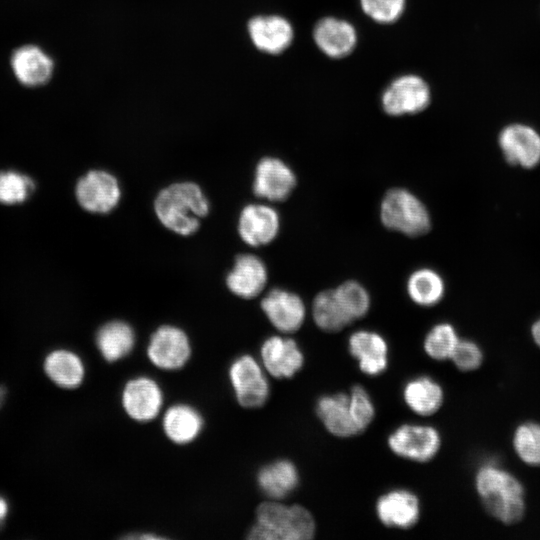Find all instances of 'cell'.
Returning a JSON list of instances; mask_svg holds the SVG:
<instances>
[{
	"label": "cell",
	"instance_id": "cell-1",
	"mask_svg": "<svg viewBox=\"0 0 540 540\" xmlns=\"http://www.w3.org/2000/svg\"><path fill=\"white\" fill-rule=\"evenodd\" d=\"M161 224L170 231L188 236L195 233L200 220L209 212V202L200 186L178 182L162 189L154 202Z\"/></svg>",
	"mask_w": 540,
	"mask_h": 540
},
{
	"label": "cell",
	"instance_id": "cell-2",
	"mask_svg": "<svg viewBox=\"0 0 540 540\" xmlns=\"http://www.w3.org/2000/svg\"><path fill=\"white\" fill-rule=\"evenodd\" d=\"M477 492L487 512L504 524H515L525 514L524 488L511 473L496 464L482 465L475 477Z\"/></svg>",
	"mask_w": 540,
	"mask_h": 540
},
{
	"label": "cell",
	"instance_id": "cell-3",
	"mask_svg": "<svg viewBox=\"0 0 540 540\" xmlns=\"http://www.w3.org/2000/svg\"><path fill=\"white\" fill-rule=\"evenodd\" d=\"M316 526L311 513L300 505L279 500L262 502L256 508V522L247 538L251 540H309Z\"/></svg>",
	"mask_w": 540,
	"mask_h": 540
},
{
	"label": "cell",
	"instance_id": "cell-4",
	"mask_svg": "<svg viewBox=\"0 0 540 540\" xmlns=\"http://www.w3.org/2000/svg\"><path fill=\"white\" fill-rule=\"evenodd\" d=\"M379 218L388 230L409 237L425 235L431 229V216L426 205L406 188L394 187L383 195Z\"/></svg>",
	"mask_w": 540,
	"mask_h": 540
},
{
	"label": "cell",
	"instance_id": "cell-5",
	"mask_svg": "<svg viewBox=\"0 0 540 540\" xmlns=\"http://www.w3.org/2000/svg\"><path fill=\"white\" fill-rule=\"evenodd\" d=\"M228 376L238 404L253 409L263 406L270 394L264 368L253 356L244 354L229 366Z\"/></svg>",
	"mask_w": 540,
	"mask_h": 540
},
{
	"label": "cell",
	"instance_id": "cell-6",
	"mask_svg": "<svg viewBox=\"0 0 540 540\" xmlns=\"http://www.w3.org/2000/svg\"><path fill=\"white\" fill-rule=\"evenodd\" d=\"M431 101L428 83L419 75L404 74L394 78L381 95V106L390 116L414 115L425 110Z\"/></svg>",
	"mask_w": 540,
	"mask_h": 540
},
{
	"label": "cell",
	"instance_id": "cell-7",
	"mask_svg": "<svg viewBox=\"0 0 540 540\" xmlns=\"http://www.w3.org/2000/svg\"><path fill=\"white\" fill-rule=\"evenodd\" d=\"M192 353L189 337L181 328L162 325L151 335L146 354L158 369L179 370L186 365Z\"/></svg>",
	"mask_w": 540,
	"mask_h": 540
},
{
	"label": "cell",
	"instance_id": "cell-8",
	"mask_svg": "<svg viewBox=\"0 0 540 540\" xmlns=\"http://www.w3.org/2000/svg\"><path fill=\"white\" fill-rule=\"evenodd\" d=\"M387 442L391 451L399 457L426 462L438 453L441 437L432 426L404 424L389 435Z\"/></svg>",
	"mask_w": 540,
	"mask_h": 540
},
{
	"label": "cell",
	"instance_id": "cell-9",
	"mask_svg": "<svg viewBox=\"0 0 540 540\" xmlns=\"http://www.w3.org/2000/svg\"><path fill=\"white\" fill-rule=\"evenodd\" d=\"M164 395L160 385L151 377L140 375L129 379L121 393L125 413L136 422H149L160 413Z\"/></svg>",
	"mask_w": 540,
	"mask_h": 540
},
{
	"label": "cell",
	"instance_id": "cell-10",
	"mask_svg": "<svg viewBox=\"0 0 540 540\" xmlns=\"http://www.w3.org/2000/svg\"><path fill=\"white\" fill-rule=\"evenodd\" d=\"M75 195L79 205L86 211L104 214L118 205L121 189L111 173L92 170L78 180Z\"/></svg>",
	"mask_w": 540,
	"mask_h": 540
},
{
	"label": "cell",
	"instance_id": "cell-11",
	"mask_svg": "<svg viewBox=\"0 0 540 540\" xmlns=\"http://www.w3.org/2000/svg\"><path fill=\"white\" fill-rule=\"evenodd\" d=\"M498 144L511 165L533 168L540 162V133L525 123H511L498 135Z\"/></svg>",
	"mask_w": 540,
	"mask_h": 540
},
{
	"label": "cell",
	"instance_id": "cell-12",
	"mask_svg": "<svg viewBox=\"0 0 540 540\" xmlns=\"http://www.w3.org/2000/svg\"><path fill=\"white\" fill-rule=\"evenodd\" d=\"M296 183L289 165L279 158L265 157L257 164L253 191L259 198L279 202L290 196Z\"/></svg>",
	"mask_w": 540,
	"mask_h": 540
},
{
	"label": "cell",
	"instance_id": "cell-13",
	"mask_svg": "<svg viewBox=\"0 0 540 540\" xmlns=\"http://www.w3.org/2000/svg\"><path fill=\"white\" fill-rule=\"evenodd\" d=\"M261 309L270 323L282 333L296 332L306 317L302 298L282 288L270 290L261 300Z\"/></svg>",
	"mask_w": 540,
	"mask_h": 540
},
{
	"label": "cell",
	"instance_id": "cell-14",
	"mask_svg": "<svg viewBox=\"0 0 540 540\" xmlns=\"http://www.w3.org/2000/svg\"><path fill=\"white\" fill-rule=\"evenodd\" d=\"M260 358L264 370L278 379L293 377L304 364V355L297 342L279 335L264 340Z\"/></svg>",
	"mask_w": 540,
	"mask_h": 540
},
{
	"label": "cell",
	"instance_id": "cell-15",
	"mask_svg": "<svg viewBox=\"0 0 540 540\" xmlns=\"http://www.w3.org/2000/svg\"><path fill=\"white\" fill-rule=\"evenodd\" d=\"M313 39L318 49L327 57L341 59L352 53L357 45L358 35L349 21L327 16L314 26Z\"/></svg>",
	"mask_w": 540,
	"mask_h": 540
},
{
	"label": "cell",
	"instance_id": "cell-16",
	"mask_svg": "<svg viewBox=\"0 0 540 540\" xmlns=\"http://www.w3.org/2000/svg\"><path fill=\"white\" fill-rule=\"evenodd\" d=\"M280 217L266 204H249L239 217L238 232L241 239L252 247L269 244L278 235Z\"/></svg>",
	"mask_w": 540,
	"mask_h": 540
},
{
	"label": "cell",
	"instance_id": "cell-17",
	"mask_svg": "<svg viewBox=\"0 0 540 540\" xmlns=\"http://www.w3.org/2000/svg\"><path fill=\"white\" fill-rule=\"evenodd\" d=\"M12 72L26 87L46 84L53 75L54 61L41 47L33 44L15 49L10 58Z\"/></svg>",
	"mask_w": 540,
	"mask_h": 540
},
{
	"label": "cell",
	"instance_id": "cell-18",
	"mask_svg": "<svg viewBox=\"0 0 540 540\" xmlns=\"http://www.w3.org/2000/svg\"><path fill=\"white\" fill-rule=\"evenodd\" d=\"M348 349L366 375H379L388 366L387 342L376 331L361 329L353 332L348 338Z\"/></svg>",
	"mask_w": 540,
	"mask_h": 540
},
{
	"label": "cell",
	"instance_id": "cell-19",
	"mask_svg": "<svg viewBox=\"0 0 540 540\" xmlns=\"http://www.w3.org/2000/svg\"><path fill=\"white\" fill-rule=\"evenodd\" d=\"M376 513L384 525L407 529L415 525L419 519V500L411 491L394 489L377 500Z\"/></svg>",
	"mask_w": 540,
	"mask_h": 540
},
{
	"label": "cell",
	"instance_id": "cell-20",
	"mask_svg": "<svg viewBox=\"0 0 540 540\" xmlns=\"http://www.w3.org/2000/svg\"><path fill=\"white\" fill-rule=\"evenodd\" d=\"M267 278L266 266L259 257L241 254L236 257L234 266L227 275L226 284L233 294L251 299L262 292Z\"/></svg>",
	"mask_w": 540,
	"mask_h": 540
},
{
	"label": "cell",
	"instance_id": "cell-21",
	"mask_svg": "<svg viewBox=\"0 0 540 540\" xmlns=\"http://www.w3.org/2000/svg\"><path fill=\"white\" fill-rule=\"evenodd\" d=\"M316 413L324 427L334 436L351 437L360 433L355 423L349 394L336 393L320 397Z\"/></svg>",
	"mask_w": 540,
	"mask_h": 540
},
{
	"label": "cell",
	"instance_id": "cell-22",
	"mask_svg": "<svg viewBox=\"0 0 540 540\" xmlns=\"http://www.w3.org/2000/svg\"><path fill=\"white\" fill-rule=\"evenodd\" d=\"M203 425L201 413L185 403L170 406L162 417V428L166 437L178 445L193 442L200 435Z\"/></svg>",
	"mask_w": 540,
	"mask_h": 540
},
{
	"label": "cell",
	"instance_id": "cell-23",
	"mask_svg": "<svg viewBox=\"0 0 540 540\" xmlns=\"http://www.w3.org/2000/svg\"><path fill=\"white\" fill-rule=\"evenodd\" d=\"M249 33L257 48L272 54L287 49L293 39L291 24L280 16L252 19L249 23Z\"/></svg>",
	"mask_w": 540,
	"mask_h": 540
},
{
	"label": "cell",
	"instance_id": "cell-24",
	"mask_svg": "<svg viewBox=\"0 0 540 540\" xmlns=\"http://www.w3.org/2000/svg\"><path fill=\"white\" fill-rule=\"evenodd\" d=\"M260 490L272 500H280L291 494L299 484V473L293 462L280 459L260 468L257 473Z\"/></svg>",
	"mask_w": 540,
	"mask_h": 540
},
{
	"label": "cell",
	"instance_id": "cell-25",
	"mask_svg": "<svg viewBox=\"0 0 540 540\" xmlns=\"http://www.w3.org/2000/svg\"><path fill=\"white\" fill-rule=\"evenodd\" d=\"M135 342L133 328L121 320L105 323L96 334L97 348L108 362H116L128 356L133 350Z\"/></svg>",
	"mask_w": 540,
	"mask_h": 540
},
{
	"label": "cell",
	"instance_id": "cell-26",
	"mask_svg": "<svg viewBox=\"0 0 540 540\" xmlns=\"http://www.w3.org/2000/svg\"><path fill=\"white\" fill-rule=\"evenodd\" d=\"M406 405L421 416L432 415L443 403V389L438 382L427 376L413 378L403 388Z\"/></svg>",
	"mask_w": 540,
	"mask_h": 540
},
{
	"label": "cell",
	"instance_id": "cell-27",
	"mask_svg": "<svg viewBox=\"0 0 540 540\" xmlns=\"http://www.w3.org/2000/svg\"><path fill=\"white\" fill-rule=\"evenodd\" d=\"M446 291L443 277L436 270L421 267L414 270L407 279L406 292L412 302L421 307L438 304Z\"/></svg>",
	"mask_w": 540,
	"mask_h": 540
},
{
	"label": "cell",
	"instance_id": "cell-28",
	"mask_svg": "<svg viewBox=\"0 0 540 540\" xmlns=\"http://www.w3.org/2000/svg\"><path fill=\"white\" fill-rule=\"evenodd\" d=\"M48 377L63 388H76L84 378V366L81 359L67 350L50 353L44 362Z\"/></svg>",
	"mask_w": 540,
	"mask_h": 540
},
{
	"label": "cell",
	"instance_id": "cell-29",
	"mask_svg": "<svg viewBox=\"0 0 540 540\" xmlns=\"http://www.w3.org/2000/svg\"><path fill=\"white\" fill-rule=\"evenodd\" d=\"M312 316L316 326L325 332H338L352 323L341 307L334 289L322 290L314 297Z\"/></svg>",
	"mask_w": 540,
	"mask_h": 540
},
{
	"label": "cell",
	"instance_id": "cell-30",
	"mask_svg": "<svg viewBox=\"0 0 540 540\" xmlns=\"http://www.w3.org/2000/svg\"><path fill=\"white\" fill-rule=\"evenodd\" d=\"M335 295L344 312L354 322L363 318L371 306L368 290L356 280H347L334 288Z\"/></svg>",
	"mask_w": 540,
	"mask_h": 540
},
{
	"label": "cell",
	"instance_id": "cell-31",
	"mask_svg": "<svg viewBox=\"0 0 540 540\" xmlns=\"http://www.w3.org/2000/svg\"><path fill=\"white\" fill-rule=\"evenodd\" d=\"M459 340L455 328L450 323L441 322L426 334L424 350L432 359L446 360L451 358Z\"/></svg>",
	"mask_w": 540,
	"mask_h": 540
},
{
	"label": "cell",
	"instance_id": "cell-32",
	"mask_svg": "<svg viewBox=\"0 0 540 540\" xmlns=\"http://www.w3.org/2000/svg\"><path fill=\"white\" fill-rule=\"evenodd\" d=\"M513 446L523 462L540 466V424L526 422L518 426L513 436Z\"/></svg>",
	"mask_w": 540,
	"mask_h": 540
},
{
	"label": "cell",
	"instance_id": "cell-33",
	"mask_svg": "<svg viewBox=\"0 0 540 540\" xmlns=\"http://www.w3.org/2000/svg\"><path fill=\"white\" fill-rule=\"evenodd\" d=\"M33 189V181L28 176L16 171L0 172V203H21L28 198Z\"/></svg>",
	"mask_w": 540,
	"mask_h": 540
},
{
	"label": "cell",
	"instance_id": "cell-34",
	"mask_svg": "<svg viewBox=\"0 0 540 540\" xmlns=\"http://www.w3.org/2000/svg\"><path fill=\"white\" fill-rule=\"evenodd\" d=\"M362 11L373 21L391 24L403 14L406 0H360Z\"/></svg>",
	"mask_w": 540,
	"mask_h": 540
},
{
	"label": "cell",
	"instance_id": "cell-35",
	"mask_svg": "<svg viewBox=\"0 0 540 540\" xmlns=\"http://www.w3.org/2000/svg\"><path fill=\"white\" fill-rule=\"evenodd\" d=\"M349 400L355 423L360 433L364 431L375 416V407L368 392L362 386H354Z\"/></svg>",
	"mask_w": 540,
	"mask_h": 540
},
{
	"label": "cell",
	"instance_id": "cell-36",
	"mask_svg": "<svg viewBox=\"0 0 540 540\" xmlns=\"http://www.w3.org/2000/svg\"><path fill=\"white\" fill-rule=\"evenodd\" d=\"M450 359L459 370L467 372L481 365L483 353L475 342L460 339Z\"/></svg>",
	"mask_w": 540,
	"mask_h": 540
},
{
	"label": "cell",
	"instance_id": "cell-37",
	"mask_svg": "<svg viewBox=\"0 0 540 540\" xmlns=\"http://www.w3.org/2000/svg\"><path fill=\"white\" fill-rule=\"evenodd\" d=\"M127 539H141V540H157V539H164V536L146 532L141 533L140 535H132V536H126Z\"/></svg>",
	"mask_w": 540,
	"mask_h": 540
},
{
	"label": "cell",
	"instance_id": "cell-38",
	"mask_svg": "<svg viewBox=\"0 0 540 540\" xmlns=\"http://www.w3.org/2000/svg\"><path fill=\"white\" fill-rule=\"evenodd\" d=\"M531 334L535 343L540 347V318L533 323Z\"/></svg>",
	"mask_w": 540,
	"mask_h": 540
},
{
	"label": "cell",
	"instance_id": "cell-39",
	"mask_svg": "<svg viewBox=\"0 0 540 540\" xmlns=\"http://www.w3.org/2000/svg\"><path fill=\"white\" fill-rule=\"evenodd\" d=\"M8 505L3 498H0V524L7 515Z\"/></svg>",
	"mask_w": 540,
	"mask_h": 540
},
{
	"label": "cell",
	"instance_id": "cell-40",
	"mask_svg": "<svg viewBox=\"0 0 540 540\" xmlns=\"http://www.w3.org/2000/svg\"><path fill=\"white\" fill-rule=\"evenodd\" d=\"M5 393H6L5 389L3 387H0V406H1L2 402H3L4 397H5Z\"/></svg>",
	"mask_w": 540,
	"mask_h": 540
}]
</instances>
